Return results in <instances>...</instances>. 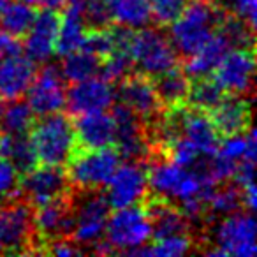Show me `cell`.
I'll return each instance as SVG.
<instances>
[{
    "instance_id": "21",
    "label": "cell",
    "mask_w": 257,
    "mask_h": 257,
    "mask_svg": "<svg viewBox=\"0 0 257 257\" xmlns=\"http://www.w3.org/2000/svg\"><path fill=\"white\" fill-rule=\"evenodd\" d=\"M229 50H232L231 43L227 41V37L217 29V32L199 48L194 55L187 57V62L183 65V72L189 78H206L213 72V69L218 65V62L222 60L225 53Z\"/></svg>"
},
{
    "instance_id": "2",
    "label": "cell",
    "mask_w": 257,
    "mask_h": 257,
    "mask_svg": "<svg viewBox=\"0 0 257 257\" xmlns=\"http://www.w3.org/2000/svg\"><path fill=\"white\" fill-rule=\"evenodd\" d=\"M30 141L37 155V162L44 166L62 168L69 162L78 148L74 133V121L60 111L44 114L39 121L32 123Z\"/></svg>"
},
{
    "instance_id": "27",
    "label": "cell",
    "mask_w": 257,
    "mask_h": 257,
    "mask_svg": "<svg viewBox=\"0 0 257 257\" xmlns=\"http://www.w3.org/2000/svg\"><path fill=\"white\" fill-rule=\"evenodd\" d=\"M36 11L30 4L18 0V2H8L0 15V25L13 37H23L36 20Z\"/></svg>"
},
{
    "instance_id": "32",
    "label": "cell",
    "mask_w": 257,
    "mask_h": 257,
    "mask_svg": "<svg viewBox=\"0 0 257 257\" xmlns=\"http://www.w3.org/2000/svg\"><path fill=\"white\" fill-rule=\"evenodd\" d=\"M241 206V192L238 187H215L208 197L206 208L215 215H229Z\"/></svg>"
},
{
    "instance_id": "19",
    "label": "cell",
    "mask_w": 257,
    "mask_h": 257,
    "mask_svg": "<svg viewBox=\"0 0 257 257\" xmlns=\"http://www.w3.org/2000/svg\"><path fill=\"white\" fill-rule=\"evenodd\" d=\"M76 143L83 150H99L114 143V120L106 111L79 114L74 123Z\"/></svg>"
},
{
    "instance_id": "36",
    "label": "cell",
    "mask_w": 257,
    "mask_h": 257,
    "mask_svg": "<svg viewBox=\"0 0 257 257\" xmlns=\"http://www.w3.org/2000/svg\"><path fill=\"white\" fill-rule=\"evenodd\" d=\"M224 2L231 16H236L248 27L255 29V0H224Z\"/></svg>"
},
{
    "instance_id": "5",
    "label": "cell",
    "mask_w": 257,
    "mask_h": 257,
    "mask_svg": "<svg viewBox=\"0 0 257 257\" xmlns=\"http://www.w3.org/2000/svg\"><path fill=\"white\" fill-rule=\"evenodd\" d=\"M152 238V224L145 208L127 206L107 218L104 239L111 250L136 253Z\"/></svg>"
},
{
    "instance_id": "18",
    "label": "cell",
    "mask_w": 257,
    "mask_h": 257,
    "mask_svg": "<svg viewBox=\"0 0 257 257\" xmlns=\"http://www.w3.org/2000/svg\"><path fill=\"white\" fill-rule=\"evenodd\" d=\"M36 76V65L20 53L0 57V100L22 99Z\"/></svg>"
},
{
    "instance_id": "22",
    "label": "cell",
    "mask_w": 257,
    "mask_h": 257,
    "mask_svg": "<svg viewBox=\"0 0 257 257\" xmlns=\"http://www.w3.org/2000/svg\"><path fill=\"white\" fill-rule=\"evenodd\" d=\"M147 213L152 224V236L155 239L189 232V220L180 208L173 206L171 199L166 197L152 199L147 206Z\"/></svg>"
},
{
    "instance_id": "12",
    "label": "cell",
    "mask_w": 257,
    "mask_h": 257,
    "mask_svg": "<svg viewBox=\"0 0 257 257\" xmlns=\"http://www.w3.org/2000/svg\"><path fill=\"white\" fill-rule=\"evenodd\" d=\"M27 104L34 114H51L65 106L67 90H65L64 76L55 65H44L39 74L34 76L29 90H27Z\"/></svg>"
},
{
    "instance_id": "33",
    "label": "cell",
    "mask_w": 257,
    "mask_h": 257,
    "mask_svg": "<svg viewBox=\"0 0 257 257\" xmlns=\"http://www.w3.org/2000/svg\"><path fill=\"white\" fill-rule=\"evenodd\" d=\"M192 0H150L152 18L159 25H171Z\"/></svg>"
},
{
    "instance_id": "29",
    "label": "cell",
    "mask_w": 257,
    "mask_h": 257,
    "mask_svg": "<svg viewBox=\"0 0 257 257\" xmlns=\"http://www.w3.org/2000/svg\"><path fill=\"white\" fill-rule=\"evenodd\" d=\"M9 106L2 109L0 114V125L4 133L9 134H27L34 123V111L27 102L20 99L9 100Z\"/></svg>"
},
{
    "instance_id": "42",
    "label": "cell",
    "mask_w": 257,
    "mask_h": 257,
    "mask_svg": "<svg viewBox=\"0 0 257 257\" xmlns=\"http://www.w3.org/2000/svg\"><path fill=\"white\" fill-rule=\"evenodd\" d=\"M0 252H2V245H0Z\"/></svg>"
},
{
    "instance_id": "3",
    "label": "cell",
    "mask_w": 257,
    "mask_h": 257,
    "mask_svg": "<svg viewBox=\"0 0 257 257\" xmlns=\"http://www.w3.org/2000/svg\"><path fill=\"white\" fill-rule=\"evenodd\" d=\"M128 55L140 74L148 78L176 67L178 60V53L173 48L171 41L159 30L145 27L138 29V32H133L128 43Z\"/></svg>"
},
{
    "instance_id": "38",
    "label": "cell",
    "mask_w": 257,
    "mask_h": 257,
    "mask_svg": "<svg viewBox=\"0 0 257 257\" xmlns=\"http://www.w3.org/2000/svg\"><path fill=\"white\" fill-rule=\"evenodd\" d=\"M20 53V43L16 37H13L11 34H8L4 29H0V57L6 55Z\"/></svg>"
},
{
    "instance_id": "28",
    "label": "cell",
    "mask_w": 257,
    "mask_h": 257,
    "mask_svg": "<svg viewBox=\"0 0 257 257\" xmlns=\"http://www.w3.org/2000/svg\"><path fill=\"white\" fill-rule=\"evenodd\" d=\"M224 93L225 92L213 81V79L197 78V79H194V83L190 85L187 102H190V106L196 107V109L210 113V111L224 99Z\"/></svg>"
},
{
    "instance_id": "8",
    "label": "cell",
    "mask_w": 257,
    "mask_h": 257,
    "mask_svg": "<svg viewBox=\"0 0 257 257\" xmlns=\"http://www.w3.org/2000/svg\"><path fill=\"white\" fill-rule=\"evenodd\" d=\"M109 218V203L106 196L97 190H86L78 204H74V227L72 238L78 245L93 246L104 238Z\"/></svg>"
},
{
    "instance_id": "9",
    "label": "cell",
    "mask_w": 257,
    "mask_h": 257,
    "mask_svg": "<svg viewBox=\"0 0 257 257\" xmlns=\"http://www.w3.org/2000/svg\"><path fill=\"white\" fill-rule=\"evenodd\" d=\"M107 192L104 194L109 203V208L134 206L145 197L148 190V171L143 162L131 161L123 166H118L107 182Z\"/></svg>"
},
{
    "instance_id": "39",
    "label": "cell",
    "mask_w": 257,
    "mask_h": 257,
    "mask_svg": "<svg viewBox=\"0 0 257 257\" xmlns=\"http://www.w3.org/2000/svg\"><path fill=\"white\" fill-rule=\"evenodd\" d=\"M64 4L65 0H32V6H39L43 9H53V11L64 8Z\"/></svg>"
},
{
    "instance_id": "14",
    "label": "cell",
    "mask_w": 257,
    "mask_h": 257,
    "mask_svg": "<svg viewBox=\"0 0 257 257\" xmlns=\"http://www.w3.org/2000/svg\"><path fill=\"white\" fill-rule=\"evenodd\" d=\"M114 92L111 88V83H107L102 78H88L78 81L72 85V88L67 92L65 106L69 107L72 114L97 113V111H106L113 106Z\"/></svg>"
},
{
    "instance_id": "17",
    "label": "cell",
    "mask_w": 257,
    "mask_h": 257,
    "mask_svg": "<svg viewBox=\"0 0 257 257\" xmlns=\"http://www.w3.org/2000/svg\"><path fill=\"white\" fill-rule=\"evenodd\" d=\"M58 29H60V16L53 9H44L39 16H36L32 27L25 34V53L30 60L46 62L55 53Z\"/></svg>"
},
{
    "instance_id": "31",
    "label": "cell",
    "mask_w": 257,
    "mask_h": 257,
    "mask_svg": "<svg viewBox=\"0 0 257 257\" xmlns=\"http://www.w3.org/2000/svg\"><path fill=\"white\" fill-rule=\"evenodd\" d=\"M131 67H133V60H131L128 51L114 50L100 60L99 72H100V78L106 79L107 83H116L121 81L128 74Z\"/></svg>"
},
{
    "instance_id": "16",
    "label": "cell",
    "mask_w": 257,
    "mask_h": 257,
    "mask_svg": "<svg viewBox=\"0 0 257 257\" xmlns=\"http://www.w3.org/2000/svg\"><path fill=\"white\" fill-rule=\"evenodd\" d=\"M67 175L57 166H44L41 169H30L25 173L22 190L30 204L39 206L67 194Z\"/></svg>"
},
{
    "instance_id": "37",
    "label": "cell",
    "mask_w": 257,
    "mask_h": 257,
    "mask_svg": "<svg viewBox=\"0 0 257 257\" xmlns=\"http://www.w3.org/2000/svg\"><path fill=\"white\" fill-rule=\"evenodd\" d=\"M50 246L43 250V252H48V253H53V255H58V257H67V255H78L81 253V250L71 243L67 238H62V239H55V241H50L48 243Z\"/></svg>"
},
{
    "instance_id": "40",
    "label": "cell",
    "mask_w": 257,
    "mask_h": 257,
    "mask_svg": "<svg viewBox=\"0 0 257 257\" xmlns=\"http://www.w3.org/2000/svg\"><path fill=\"white\" fill-rule=\"evenodd\" d=\"M9 0H0V15H2V11H4V8H6V4H8Z\"/></svg>"
},
{
    "instance_id": "6",
    "label": "cell",
    "mask_w": 257,
    "mask_h": 257,
    "mask_svg": "<svg viewBox=\"0 0 257 257\" xmlns=\"http://www.w3.org/2000/svg\"><path fill=\"white\" fill-rule=\"evenodd\" d=\"M213 248L210 255H236L252 257L255 253V220L252 213L224 215L213 227Z\"/></svg>"
},
{
    "instance_id": "11",
    "label": "cell",
    "mask_w": 257,
    "mask_h": 257,
    "mask_svg": "<svg viewBox=\"0 0 257 257\" xmlns=\"http://www.w3.org/2000/svg\"><path fill=\"white\" fill-rule=\"evenodd\" d=\"M114 120V143L120 157L128 161L143 162L148 155V140L145 133V123L134 111L123 104H118L113 109Z\"/></svg>"
},
{
    "instance_id": "20",
    "label": "cell",
    "mask_w": 257,
    "mask_h": 257,
    "mask_svg": "<svg viewBox=\"0 0 257 257\" xmlns=\"http://www.w3.org/2000/svg\"><path fill=\"white\" fill-rule=\"evenodd\" d=\"M210 113L211 121L222 136L243 133L250 127V118H252L250 102L239 95L224 97Z\"/></svg>"
},
{
    "instance_id": "1",
    "label": "cell",
    "mask_w": 257,
    "mask_h": 257,
    "mask_svg": "<svg viewBox=\"0 0 257 257\" xmlns=\"http://www.w3.org/2000/svg\"><path fill=\"white\" fill-rule=\"evenodd\" d=\"M225 13L211 0H192L171 23L169 41L182 57L194 55L220 25Z\"/></svg>"
},
{
    "instance_id": "7",
    "label": "cell",
    "mask_w": 257,
    "mask_h": 257,
    "mask_svg": "<svg viewBox=\"0 0 257 257\" xmlns=\"http://www.w3.org/2000/svg\"><path fill=\"white\" fill-rule=\"evenodd\" d=\"M34 217L29 204L9 199L0 206V245L11 253H32Z\"/></svg>"
},
{
    "instance_id": "34",
    "label": "cell",
    "mask_w": 257,
    "mask_h": 257,
    "mask_svg": "<svg viewBox=\"0 0 257 257\" xmlns=\"http://www.w3.org/2000/svg\"><path fill=\"white\" fill-rule=\"evenodd\" d=\"M18 196V171L4 157H0V203Z\"/></svg>"
},
{
    "instance_id": "23",
    "label": "cell",
    "mask_w": 257,
    "mask_h": 257,
    "mask_svg": "<svg viewBox=\"0 0 257 257\" xmlns=\"http://www.w3.org/2000/svg\"><path fill=\"white\" fill-rule=\"evenodd\" d=\"M0 157L9 161L18 173H27L37 166L34 145L27 134L0 133Z\"/></svg>"
},
{
    "instance_id": "13",
    "label": "cell",
    "mask_w": 257,
    "mask_h": 257,
    "mask_svg": "<svg viewBox=\"0 0 257 257\" xmlns=\"http://www.w3.org/2000/svg\"><path fill=\"white\" fill-rule=\"evenodd\" d=\"M34 217V231L39 232L43 241L69 238L74 227V201L65 194L53 201L36 206Z\"/></svg>"
},
{
    "instance_id": "24",
    "label": "cell",
    "mask_w": 257,
    "mask_h": 257,
    "mask_svg": "<svg viewBox=\"0 0 257 257\" xmlns=\"http://www.w3.org/2000/svg\"><path fill=\"white\" fill-rule=\"evenodd\" d=\"M111 22L131 30L143 29L150 23V0H106Z\"/></svg>"
},
{
    "instance_id": "41",
    "label": "cell",
    "mask_w": 257,
    "mask_h": 257,
    "mask_svg": "<svg viewBox=\"0 0 257 257\" xmlns=\"http://www.w3.org/2000/svg\"><path fill=\"white\" fill-rule=\"evenodd\" d=\"M2 109H4V104H2V100H0V114H2Z\"/></svg>"
},
{
    "instance_id": "35",
    "label": "cell",
    "mask_w": 257,
    "mask_h": 257,
    "mask_svg": "<svg viewBox=\"0 0 257 257\" xmlns=\"http://www.w3.org/2000/svg\"><path fill=\"white\" fill-rule=\"evenodd\" d=\"M83 15H85L86 27L90 29H106L111 22L106 0H85Z\"/></svg>"
},
{
    "instance_id": "26",
    "label": "cell",
    "mask_w": 257,
    "mask_h": 257,
    "mask_svg": "<svg viewBox=\"0 0 257 257\" xmlns=\"http://www.w3.org/2000/svg\"><path fill=\"white\" fill-rule=\"evenodd\" d=\"M100 69V58L93 55L88 50H76L72 53L64 55V62H62L60 72L64 79L71 83H78L83 79H88L97 76Z\"/></svg>"
},
{
    "instance_id": "30",
    "label": "cell",
    "mask_w": 257,
    "mask_h": 257,
    "mask_svg": "<svg viewBox=\"0 0 257 257\" xmlns=\"http://www.w3.org/2000/svg\"><path fill=\"white\" fill-rule=\"evenodd\" d=\"M192 248V239L189 234H173L164 236V238H157L152 246L145 245L136 253L140 255H155V257H178L185 255Z\"/></svg>"
},
{
    "instance_id": "4",
    "label": "cell",
    "mask_w": 257,
    "mask_h": 257,
    "mask_svg": "<svg viewBox=\"0 0 257 257\" xmlns=\"http://www.w3.org/2000/svg\"><path fill=\"white\" fill-rule=\"evenodd\" d=\"M120 166L116 150H76L67 162V180L81 190H99L107 185L113 173Z\"/></svg>"
},
{
    "instance_id": "15",
    "label": "cell",
    "mask_w": 257,
    "mask_h": 257,
    "mask_svg": "<svg viewBox=\"0 0 257 257\" xmlns=\"http://www.w3.org/2000/svg\"><path fill=\"white\" fill-rule=\"evenodd\" d=\"M121 104L138 114L141 120L157 118L161 111V99L157 95L155 85L145 74H127L120 83L118 90Z\"/></svg>"
},
{
    "instance_id": "25",
    "label": "cell",
    "mask_w": 257,
    "mask_h": 257,
    "mask_svg": "<svg viewBox=\"0 0 257 257\" xmlns=\"http://www.w3.org/2000/svg\"><path fill=\"white\" fill-rule=\"evenodd\" d=\"M154 85L162 106L178 107L187 102L190 81L189 76L183 71H178L176 67L169 69V71L157 76V81Z\"/></svg>"
},
{
    "instance_id": "10",
    "label": "cell",
    "mask_w": 257,
    "mask_h": 257,
    "mask_svg": "<svg viewBox=\"0 0 257 257\" xmlns=\"http://www.w3.org/2000/svg\"><path fill=\"white\" fill-rule=\"evenodd\" d=\"M253 67L255 60L252 48H232L213 69V81L224 92L245 95L252 90Z\"/></svg>"
}]
</instances>
